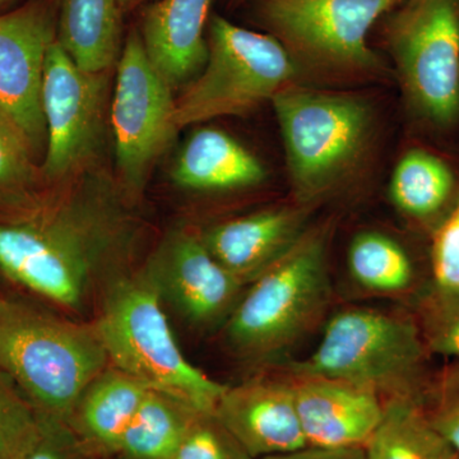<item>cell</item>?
<instances>
[{"label":"cell","instance_id":"f1b7e54d","mask_svg":"<svg viewBox=\"0 0 459 459\" xmlns=\"http://www.w3.org/2000/svg\"><path fill=\"white\" fill-rule=\"evenodd\" d=\"M431 427L459 455V365L444 373L424 404Z\"/></svg>","mask_w":459,"mask_h":459},{"label":"cell","instance_id":"44dd1931","mask_svg":"<svg viewBox=\"0 0 459 459\" xmlns=\"http://www.w3.org/2000/svg\"><path fill=\"white\" fill-rule=\"evenodd\" d=\"M365 459H455L457 453L435 431L421 402L385 401L382 421L364 446Z\"/></svg>","mask_w":459,"mask_h":459},{"label":"cell","instance_id":"7c38bea8","mask_svg":"<svg viewBox=\"0 0 459 459\" xmlns=\"http://www.w3.org/2000/svg\"><path fill=\"white\" fill-rule=\"evenodd\" d=\"M143 270L162 303L199 329L225 325L247 289L214 259L201 235L186 229L170 232Z\"/></svg>","mask_w":459,"mask_h":459},{"label":"cell","instance_id":"e575fe53","mask_svg":"<svg viewBox=\"0 0 459 459\" xmlns=\"http://www.w3.org/2000/svg\"><path fill=\"white\" fill-rule=\"evenodd\" d=\"M0 2H2V0H0Z\"/></svg>","mask_w":459,"mask_h":459},{"label":"cell","instance_id":"cb8c5ba5","mask_svg":"<svg viewBox=\"0 0 459 459\" xmlns=\"http://www.w3.org/2000/svg\"><path fill=\"white\" fill-rule=\"evenodd\" d=\"M349 268L356 283L377 294H400L413 281L410 256L394 238L380 232L356 235L349 249Z\"/></svg>","mask_w":459,"mask_h":459},{"label":"cell","instance_id":"1f68e13d","mask_svg":"<svg viewBox=\"0 0 459 459\" xmlns=\"http://www.w3.org/2000/svg\"><path fill=\"white\" fill-rule=\"evenodd\" d=\"M261 459H365L364 448H316L305 446L299 451L268 455Z\"/></svg>","mask_w":459,"mask_h":459},{"label":"cell","instance_id":"d6986e66","mask_svg":"<svg viewBox=\"0 0 459 459\" xmlns=\"http://www.w3.org/2000/svg\"><path fill=\"white\" fill-rule=\"evenodd\" d=\"M259 160L219 129H199L190 135L172 169L183 188L222 190L255 186L264 179Z\"/></svg>","mask_w":459,"mask_h":459},{"label":"cell","instance_id":"603a6c76","mask_svg":"<svg viewBox=\"0 0 459 459\" xmlns=\"http://www.w3.org/2000/svg\"><path fill=\"white\" fill-rule=\"evenodd\" d=\"M453 186L452 171L442 160L427 151H410L395 168L391 197L402 212L424 219L446 204Z\"/></svg>","mask_w":459,"mask_h":459},{"label":"cell","instance_id":"6da1fadb","mask_svg":"<svg viewBox=\"0 0 459 459\" xmlns=\"http://www.w3.org/2000/svg\"><path fill=\"white\" fill-rule=\"evenodd\" d=\"M9 212L0 219V272L39 298L83 313L126 273L131 220L101 183Z\"/></svg>","mask_w":459,"mask_h":459},{"label":"cell","instance_id":"ac0fdd59","mask_svg":"<svg viewBox=\"0 0 459 459\" xmlns=\"http://www.w3.org/2000/svg\"><path fill=\"white\" fill-rule=\"evenodd\" d=\"M150 388L108 364L78 398L66 425L93 455H117Z\"/></svg>","mask_w":459,"mask_h":459},{"label":"cell","instance_id":"9a60e30c","mask_svg":"<svg viewBox=\"0 0 459 459\" xmlns=\"http://www.w3.org/2000/svg\"><path fill=\"white\" fill-rule=\"evenodd\" d=\"M291 379L307 446L364 448L385 413V400L377 392L331 377Z\"/></svg>","mask_w":459,"mask_h":459},{"label":"cell","instance_id":"2e32d148","mask_svg":"<svg viewBox=\"0 0 459 459\" xmlns=\"http://www.w3.org/2000/svg\"><path fill=\"white\" fill-rule=\"evenodd\" d=\"M307 207L276 208L230 220L201 235L220 264L249 285L307 234Z\"/></svg>","mask_w":459,"mask_h":459},{"label":"cell","instance_id":"7402d4cb","mask_svg":"<svg viewBox=\"0 0 459 459\" xmlns=\"http://www.w3.org/2000/svg\"><path fill=\"white\" fill-rule=\"evenodd\" d=\"M199 412L186 402L150 389L117 455L124 459H171Z\"/></svg>","mask_w":459,"mask_h":459},{"label":"cell","instance_id":"8fae6325","mask_svg":"<svg viewBox=\"0 0 459 459\" xmlns=\"http://www.w3.org/2000/svg\"><path fill=\"white\" fill-rule=\"evenodd\" d=\"M107 84V72L83 71L57 39L50 45L41 93L47 124V155L42 172L48 179L66 177L98 147Z\"/></svg>","mask_w":459,"mask_h":459},{"label":"cell","instance_id":"d6a6232c","mask_svg":"<svg viewBox=\"0 0 459 459\" xmlns=\"http://www.w3.org/2000/svg\"><path fill=\"white\" fill-rule=\"evenodd\" d=\"M142 2L143 0H117V4H119L120 11L126 12L137 7Z\"/></svg>","mask_w":459,"mask_h":459},{"label":"cell","instance_id":"4dcf8cb0","mask_svg":"<svg viewBox=\"0 0 459 459\" xmlns=\"http://www.w3.org/2000/svg\"><path fill=\"white\" fill-rule=\"evenodd\" d=\"M95 455L60 420L45 416L44 431L25 459H92Z\"/></svg>","mask_w":459,"mask_h":459},{"label":"cell","instance_id":"7a4b0ae2","mask_svg":"<svg viewBox=\"0 0 459 459\" xmlns=\"http://www.w3.org/2000/svg\"><path fill=\"white\" fill-rule=\"evenodd\" d=\"M108 367L93 323L0 298V370L42 415L66 424L86 386Z\"/></svg>","mask_w":459,"mask_h":459},{"label":"cell","instance_id":"d4e9b609","mask_svg":"<svg viewBox=\"0 0 459 459\" xmlns=\"http://www.w3.org/2000/svg\"><path fill=\"white\" fill-rule=\"evenodd\" d=\"M44 422L45 415L0 370V459H25L40 440Z\"/></svg>","mask_w":459,"mask_h":459},{"label":"cell","instance_id":"5b68a950","mask_svg":"<svg viewBox=\"0 0 459 459\" xmlns=\"http://www.w3.org/2000/svg\"><path fill=\"white\" fill-rule=\"evenodd\" d=\"M428 352L421 329L409 316L349 309L329 320L318 347L304 360L290 362L286 374L346 380L385 401L403 397L424 404Z\"/></svg>","mask_w":459,"mask_h":459},{"label":"cell","instance_id":"9c48e42d","mask_svg":"<svg viewBox=\"0 0 459 459\" xmlns=\"http://www.w3.org/2000/svg\"><path fill=\"white\" fill-rule=\"evenodd\" d=\"M401 0H261L259 16L290 53L332 68H376L371 27Z\"/></svg>","mask_w":459,"mask_h":459},{"label":"cell","instance_id":"277c9868","mask_svg":"<svg viewBox=\"0 0 459 459\" xmlns=\"http://www.w3.org/2000/svg\"><path fill=\"white\" fill-rule=\"evenodd\" d=\"M327 228L307 231L283 258L247 286L225 327L235 355L268 362L319 322L332 296Z\"/></svg>","mask_w":459,"mask_h":459},{"label":"cell","instance_id":"52a82bcc","mask_svg":"<svg viewBox=\"0 0 459 459\" xmlns=\"http://www.w3.org/2000/svg\"><path fill=\"white\" fill-rule=\"evenodd\" d=\"M272 102L296 193L310 202L358 160L369 131V108L358 99L300 90H281Z\"/></svg>","mask_w":459,"mask_h":459},{"label":"cell","instance_id":"e0dca14e","mask_svg":"<svg viewBox=\"0 0 459 459\" xmlns=\"http://www.w3.org/2000/svg\"><path fill=\"white\" fill-rule=\"evenodd\" d=\"M212 0H160L147 8L142 42L148 59L172 89L204 68V27Z\"/></svg>","mask_w":459,"mask_h":459},{"label":"cell","instance_id":"3957f363","mask_svg":"<svg viewBox=\"0 0 459 459\" xmlns=\"http://www.w3.org/2000/svg\"><path fill=\"white\" fill-rule=\"evenodd\" d=\"M162 300L147 272L123 273L100 299L93 322L108 364L147 388L214 412L228 385L186 360L168 322Z\"/></svg>","mask_w":459,"mask_h":459},{"label":"cell","instance_id":"484cf974","mask_svg":"<svg viewBox=\"0 0 459 459\" xmlns=\"http://www.w3.org/2000/svg\"><path fill=\"white\" fill-rule=\"evenodd\" d=\"M32 152L0 119V208L16 210L32 202Z\"/></svg>","mask_w":459,"mask_h":459},{"label":"cell","instance_id":"f546056e","mask_svg":"<svg viewBox=\"0 0 459 459\" xmlns=\"http://www.w3.org/2000/svg\"><path fill=\"white\" fill-rule=\"evenodd\" d=\"M433 272L435 291L459 292V205L435 235Z\"/></svg>","mask_w":459,"mask_h":459},{"label":"cell","instance_id":"836d02e7","mask_svg":"<svg viewBox=\"0 0 459 459\" xmlns=\"http://www.w3.org/2000/svg\"><path fill=\"white\" fill-rule=\"evenodd\" d=\"M455 459H459V455H457V458H455Z\"/></svg>","mask_w":459,"mask_h":459},{"label":"cell","instance_id":"8992f818","mask_svg":"<svg viewBox=\"0 0 459 459\" xmlns=\"http://www.w3.org/2000/svg\"><path fill=\"white\" fill-rule=\"evenodd\" d=\"M208 59L175 100L178 131L213 117L244 115L273 98L294 77V57L274 36L250 31L216 16L210 23Z\"/></svg>","mask_w":459,"mask_h":459},{"label":"cell","instance_id":"5bb4252c","mask_svg":"<svg viewBox=\"0 0 459 459\" xmlns=\"http://www.w3.org/2000/svg\"><path fill=\"white\" fill-rule=\"evenodd\" d=\"M214 415L253 459L307 446L291 377H255L223 392Z\"/></svg>","mask_w":459,"mask_h":459},{"label":"cell","instance_id":"4fadbf2b","mask_svg":"<svg viewBox=\"0 0 459 459\" xmlns=\"http://www.w3.org/2000/svg\"><path fill=\"white\" fill-rule=\"evenodd\" d=\"M56 39L49 9L40 4L0 16V119L32 153L47 142L42 75Z\"/></svg>","mask_w":459,"mask_h":459},{"label":"cell","instance_id":"83f0119b","mask_svg":"<svg viewBox=\"0 0 459 459\" xmlns=\"http://www.w3.org/2000/svg\"><path fill=\"white\" fill-rule=\"evenodd\" d=\"M422 316L420 329L429 351L459 359V292L434 290Z\"/></svg>","mask_w":459,"mask_h":459},{"label":"cell","instance_id":"ffe728a7","mask_svg":"<svg viewBox=\"0 0 459 459\" xmlns=\"http://www.w3.org/2000/svg\"><path fill=\"white\" fill-rule=\"evenodd\" d=\"M117 0H62L56 39L83 71L107 72L120 53Z\"/></svg>","mask_w":459,"mask_h":459},{"label":"cell","instance_id":"4316f807","mask_svg":"<svg viewBox=\"0 0 459 459\" xmlns=\"http://www.w3.org/2000/svg\"><path fill=\"white\" fill-rule=\"evenodd\" d=\"M171 459H253L213 412H199Z\"/></svg>","mask_w":459,"mask_h":459},{"label":"cell","instance_id":"30bf717a","mask_svg":"<svg viewBox=\"0 0 459 459\" xmlns=\"http://www.w3.org/2000/svg\"><path fill=\"white\" fill-rule=\"evenodd\" d=\"M172 90L148 59L140 35L131 33L117 65L111 108L117 168L131 189L142 188L177 134Z\"/></svg>","mask_w":459,"mask_h":459},{"label":"cell","instance_id":"ba28073f","mask_svg":"<svg viewBox=\"0 0 459 459\" xmlns=\"http://www.w3.org/2000/svg\"><path fill=\"white\" fill-rule=\"evenodd\" d=\"M388 40L402 82L422 117L459 119V0H407L392 16Z\"/></svg>","mask_w":459,"mask_h":459}]
</instances>
